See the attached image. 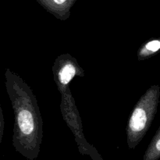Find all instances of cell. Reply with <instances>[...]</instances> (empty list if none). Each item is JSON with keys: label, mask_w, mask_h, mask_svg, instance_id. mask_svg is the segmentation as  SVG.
Segmentation results:
<instances>
[{"label": "cell", "mask_w": 160, "mask_h": 160, "mask_svg": "<svg viewBox=\"0 0 160 160\" xmlns=\"http://www.w3.org/2000/svg\"><path fill=\"white\" fill-rule=\"evenodd\" d=\"M160 51V38L151 39L143 44L138 52V59L143 61L155 56Z\"/></svg>", "instance_id": "obj_5"}, {"label": "cell", "mask_w": 160, "mask_h": 160, "mask_svg": "<svg viewBox=\"0 0 160 160\" xmlns=\"http://www.w3.org/2000/svg\"><path fill=\"white\" fill-rule=\"evenodd\" d=\"M4 128H5V121L4 117H3L2 109L1 106H0V145L2 141L3 134H4Z\"/></svg>", "instance_id": "obj_7"}, {"label": "cell", "mask_w": 160, "mask_h": 160, "mask_svg": "<svg viewBox=\"0 0 160 160\" xmlns=\"http://www.w3.org/2000/svg\"><path fill=\"white\" fill-rule=\"evenodd\" d=\"M47 12L56 18L65 20L70 17V9L77 0H36Z\"/></svg>", "instance_id": "obj_4"}, {"label": "cell", "mask_w": 160, "mask_h": 160, "mask_svg": "<svg viewBox=\"0 0 160 160\" xmlns=\"http://www.w3.org/2000/svg\"><path fill=\"white\" fill-rule=\"evenodd\" d=\"M5 84L14 114L12 145L29 160L37 159L43 138V120L37 98L19 75L6 69Z\"/></svg>", "instance_id": "obj_1"}, {"label": "cell", "mask_w": 160, "mask_h": 160, "mask_svg": "<svg viewBox=\"0 0 160 160\" xmlns=\"http://www.w3.org/2000/svg\"><path fill=\"white\" fill-rule=\"evenodd\" d=\"M160 159V126L145 151L142 160H159Z\"/></svg>", "instance_id": "obj_6"}, {"label": "cell", "mask_w": 160, "mask_h": 160, "mask_svg": "<svg viewBox=\"0 0 160 160\" xmlns=\"http://www.w3.org/2000/svg\"><path fill=\"white\" fill-rule=\"evenodd\" d=\"M159 98V85H152L136 103L127 126V141L131 149L137 147L149 130L157 112Z\"/></svg>", "instance_id": "obj_2"}, {"label": "cell", "mask_w": 160, "mask_h": 160, "mask_svg": "<svg viewBox=\"0 0 160 160\" xmlns=\"http://www.w3.org/2000/svg\"><path fill=\"white\" fill-rule=\"evenodd\" d=\"M54 80L58 88H63L76 76H84L83 69L79 66L76 59L70 54H63L56 59L52 67Z\"/></svg>", "instance_id": "obj_3"}]
</instances>
